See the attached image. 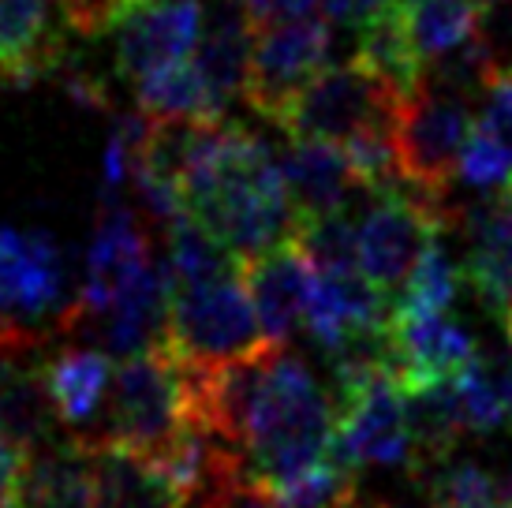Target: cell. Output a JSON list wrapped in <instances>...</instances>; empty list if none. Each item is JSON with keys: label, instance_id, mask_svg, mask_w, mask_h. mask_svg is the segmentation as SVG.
I'll return each mask as SVG.
<instances>
[{"label": "cell", "instance_id": "6da1fadb", "mask_svg": "<svg viewBox=\"0 0 512 508\" xmlns=\"http://www.w3.org/2000/svg\"><path fill=\"white\" fill-rule=\"evenodd\" d=\"M187 213L236 258H255L296 232L281 157L240 124H195L184 169Z\"/></svg>", "mask_w": 512, "mask_h": 508}, {"label": "cell", "instance_id": "7a4b0ae2", "mask_svg": "<svg viewBox=\"0 0 512 508\" xmlns=\"http://www.w3.org/2000/svg\"><path fill=\"white\" fill-rule=\"evenodd\" d=\"M333 430H337V408L318 389L311 367L277 348L262 374L255 411L247 423V441H243V456L251 464L247 475L258 486L273 490L277 482L292 479L314 460H322L333 445Z\"/></svg>", "mask_w": 512, "mask_h": 508}, {"label": "cell", "instance_id": "3957f363", "mask_svg": "<svg viewBox=\"0 0 512 508\" xmlns=\"http://www.w3.org/2000/svg\"><path fill=\"white\" fill-rule=\"evenodd\" d=\"M113 400L105 430L94 441H109L139 456H157L195 423L191 374L187 363L165 340H154L143 352L124 355L113 378Z\"/></svg>", "mask_w": 512, "mask_h": 508}, {"label": "cell", "instance_id": "277c9868", "mask_svg": "<svg viewBox=\"0 0 512 508\" xmlns=\"http://www.w3.org/2000/svg\"><path fill=\"white\" fill-rule=\"evenodd\" d=\"M161 340L191 367H210L262 348H281L262 333L243 269L202 284L169 281V314Z\"/></svg>", "mask_w": 512, "mask_h": 508}, {"label": "cell", "instance_id": "5b68a950", "mask_svg": "<svg viewBox=\"0 0 512 508\" xmlns=\"http://www.w3.org/2000/svg\"><path fill=\"white\" fill-rule=\"evenodd\" d=\"M471 131L468 98L434 83L404 94L393 116V142L404 184L434 202H449V184L460 172V150Z\"/></svg>", "mask_w": 512, "mask_h": 508}, {"label": "cell", "instance_id": "8992f818", "mask_svg": "<svg viewBox=\"0 0 512 508\" xmlns=\"http://www.w3.org/2000/svg\"><path fill=\"white\" fill-rule=\"evenodd\" d=\"M400 94L356 57L348 64H326L277 116L288 139L344 142L370 124H393Z\"/></svg>", "mask_w": 512, "mask_h": 508}, {"label": "cell", "instance_id": "52a82bcc", "mask_svg": "<svg viewBox=\"0 0 512 508\" xmlns=\"http://www.w3.org/2000/svg\"><path fill=\"white\" fill-rule=\"evenodd\" d=\"M449 225V202H434L408 184L382 191L359 221V266L385 296H393Z\"/></svg>", "mask_w": 512, "mask_h": 508}, {"label": "cell", "instance_id": "ba28073f", "mask_svg": "<svg viewBox=\"0 0 512 508\" xmlns=\"http://www.w3.org/2000/svg\"><path fill=\"white\" fill-rule=\"evenodd\" d=\"M329 49H333V19L322 12L258 23L247 90H243L247 105L262 120L277 124L288 101L329 64Z\"/></svg>", "mask_w": 512, "mask_h": 508}, {"label": "cell", "instance_id": "9c48e42d", "mask_svg": "<svg viewBox=\"0 0 512 508\" xmlns=\"http://www.w3.org/2000/svg\"><path fill=\"white\" fill-rule=\"evenodd\" d=\"M150 262H154L150 236L139 225V217L128 206L109 202L98 213V225H94V236H90L86 277L83 288H79V299L72 303V311L64 314L60 325L75 329V325L83 322H101L109 314V307H113V299L120 296V288L143 266H150Z\"/></svg>", "mask_w": 512, "mask_h": 508}, {"label": "cell", "instance_id": "30bf717a", "mask_svg": "<svg viewBox=\"0 0 512 508\" xmlns=\"http://www.w3.org/2000/svg\"><path fill=\"white\" fill-rule=\"evenodd\" d=\"M202 23L206 12L199 0H150L124 8L109 27L116 38V71L139 83L176 60H187L199 45Z\"/></svg>", "mask_w": 512, "mask_h": 508}, {"label": "cell", "instance_id": "8fae6325", "mask_svg": "<svg viewBox=\"0 0 512 508\" xmlns=\"http://www.w3.org/2000/svg\"><path fill=\"white\" fill-rule=\"evenodd\" d=\"M389 352L404 389L427 381L453 378L475 359V340L460 322L445 311H419V307H393L389 311Z\"/></svg>", "mask_w": 512, "mask_h": 508}, {"label": "cell", "instance_id": "7c38bea8", "mask_svg": "<svg viewBox=\"0 0 512 508\" xmlns=\"http://www.w3.org/2000/svg\"><path fill=\"white\" fill-rule=\"evenodd\" d=\"M243 277H247L266 340L285 344L296 333V325L307 318V303L318 277L311 254L303 251V243L292 232L288 240L273 243L270 251L243 258Z\"/></svg>", "mask_w": 512, "mask_h": 508}, {"label": "cell", "instance_id": "4fadbf2b", "mask_svg": "<svg viewBox=\"0 0 512 508\" xmlns=\"http://www.w3.org/2000/svg\"><path fill=\"white\" fill-rule=\"evenodd\" d=\"M64 30L57 0H0V83L45 79L64 60Z\"/></svg>", "mask_w": 512, "mask_h": 508}, {"label": "cell", "instance_id": "5bb4252c", "mask_svg": "<svg viewBox=\"0 0 512 508\" xmlns=\"http://www.w3.org/2000/svg\"><path fill=\"white\" fill-rule=\"evenodd\" d=\"M468 225V258L464 281L494 318H505L512 307V195L486 198L460 213Z\"/></svg>", "mask_w": 512, "mask_h": 508}, {"label": "cell", "instance_id": "9a60e30c", "mask_svg": "<svg viewBox=\"0 0 512 508\" xmlns=\"http://www.w3.org/2000/svg\"><path fill=\"white\" fill-rule=\"evenodd\" d=\"M64 288L57 243L45 232L0 228V307L23 318L53 311Z\"/></svg>", "mask_w": 512, "mask_h": 508}, {"label": "cell", "instance_id": "2e32d148", "mask_svg": "<svg viewBox=\"0 0 512 508\" xmlns=\"http://www.w3.org/2000/svg\"><path fill=\"white\" fill-rule=\"evenodd\" d=\"M281 172L296 221L344 210L359 187L344 146L329 139H292V146L281 154Z\"/></svg>", "mask_w": 512, "mask_h": 508}, {"label": "cell", "instance_id": "e0dca14e", "mask_svg": "<svg viewBox=\"0 0 512 508\" xmlns=\"http://www.w3.org/2000/svg\"><path fill=\"white\" fill-rule=\"evenodd\" d=\"M19 508H94V445L45 438L27 452Z\"/></svg>", "mask_w": 512, "mask_h": 508}, {"label": "cell", "instance_id": "ac0fdd59", "mask_svg": "<svg viewBox=\"0 0 512 508\" xmlns=\"http://www.w3.org/2000/svg\"><path fill=\"white\" fill-rule=\"evenodd\" d=\"M94 445V508H184L191 497L150 460L131 449Z\"/></svg>", "mask_w": 512, "mask_h": 508}, {"label": "cell", "instance_id": "d6986e66", "mask_svg": "<svg viewBox=\"0 0 512 508\" xmlns=\"http://www.w3.org/2000/svg\"><path fill=\"white\" fill-rule=\"evenodd\" d=\"M356 60L370 75H378L382 83H389L400 98L412 94L415 86L427 75V57L419 53L408 23V8L404 0H389L385 8L367 15L356 27Z\"/></svg>", "mask_w": 512, "mask_h": 508}, {"label": "cell", "instance_id": "ffe728a7", "mask_svg": "<svg viewBox=\"0 0 512 508\" xmlns=\"http://www.w3.org/2000/svg\"><path fill=\"white\" fill-rule=\"evenodd\" d=\"M255 19L247 15L240 0H217L214 12L206 15V27L199 34V71L214 94L225 105L243 98L247 90V71H251V45H255Z\"/></svg>", "mask_w": 512, "mask_h": 508}, {"label": "cell", "instance_id": "44dd1931", "mask_svg": "<svg viewBox=\"0 0 512 508\" xmlns=\"http://www.w3.org/2000/svg\"><path fill=\"white\" fill-rule=\"evenodd\" d=\"M42 393L60 423L79 426L98 415L105 393L113 389L116 367L105 352L94 348H72V352L53 355L49 363L38 367Z\"/></svg>", "mask_w": 512, "mask_h": 508}, {"label": "cell", "instance_id": "7402d4cb", "mask_svg": "<svg viewBox=\"0 0 512 508\" xmlns=\"http://www.w3.org/2000/svg\"><path fill=\"white\" fill-rule=\"evenodd\" d=\"M169 314V269H157L154 262L131 277L120 296L113 299L105 322V348L113 355H131L150 348L157 333H165Z\"/></svg>", "mask_w": 512, "mask_h": 508}, {"label": "cell", "instance_id": "603a6c76", "mask_svg": "<svg viewBox=\"0 0 512 508\" xmlns=\"http://www.w3.org/2000/svg\"><path fill=\"white\" fill-rule=\"evenodd\" d=\"M135 98H139V113L154 116V120H195V124H210V120H225V101L214 94V86L206 83L199 64L176 60L169 68L154 71L135 83Z\"/></svg>", "mask_w": 512, "mask_h": 508}, {"label": "cell", "instance_id": "cb8c5ba5", "mask_svg": "<svg viewBox=\"0 0 512 508\" xmlns=\"http://www.w3.org/2000/svg\"><path fill=\"white\" fill-rule=\"evenodd\" d=\"M404 404L412 426V464H445L456 441L468 434L456 400V374L404 389Z\"/></svg>", "mask_w": 512, "mask_h": 508}, {"label": "cell", "instance_id": "d4e9b609", "mask_svg": "<svg viewBox=\"0 0 512 508\" xmlns=\"http://www.w3.org/2000/svg\"><path fill=\"white\" fill-rule=\"evenodd\" d=\"M479 4L483 0H404L415 45L427 57V64L456 45H464L471 34H479V27H483Z\"/></svg>", "mask_w": 512, "mask_h": 508}, {"label": "cell", "instance_id": "484cf974", "mask_svg": "<svg viewBox=\"0 0 512 508\" xmlns=\"http://www.w3.org/2000/svg\"><path fill=\"white\" fill-rule=\"evenodd\" d=\"M296 240L311 254L318 273H341L359 266V225L344 210L296 221Z\"/></svg>", "mask_w": 512, "mask_h": 508}, {"label": "cell", "instance_id": "4316f807", "mask_svg": "<svg viewBox=\"0 0 512 508\" xmlns=\"http://www.w3.org/2000/svg\"><path fill=\"white\" fill-rule=\"evenodd\" d=\"M464 284V269H456V262L449 258V251L438 240L430 243L423 258L415 262L412 277L404 281V288L397 292L393 307H419V311H449L460 296Z\"/></svg>", "mask_w": 512, "mask_h": 508}, {"label": "cell", "instance_id": "83f0119b", "mask_svg": "<svg viewBox=\"0 0 512 508\" xmlns=\"http://www.w3.org/2000/svg\"><path fill=\"white\" fill-rule=\"evenodd\" d=\"M427 497L430 508H505L494 475L471 460L441 464L434 471V479L427 482Z\"/></svg>", "mask_w": 512, "mask_h": 508}, {"label": "cell", "instance_id": "f1b7e54d", "mask_svg": "<svg viewBox=\"0 0 512 508\" xmlns=\"http://www.w3.org/2000/svg\"><path fill=\"white\" fill-rule=\"evenodd\" d=\"M456 400H460V415H464L468 434L486 438L505 423V400H501L494 363H483L479 355L456 374Z\"/></svg>", "mask_w": 512, "mask_h": 508}, {"label": "cell", "instance_id": "f546056e", "mask_svg": "<svg viewBox=\"0 0 512 508\" xmlns=\"http://www.w3.org/2000/svg\"><path fill=\"white\" fill-rule=\"evenodd\" d=\"M460 176L471 187H498V184H509L512 176V150L490 127L479 124V120L471 124L468 142L460 150Z\"/></svg>", "mask_w": 512, "mask_h": 508}, {"label": "cell", "instance_id": "4dcf8cb0", "mask_svg": "<svg viewBox=\"0 0 512 508\" xmlns=\"http://www.w3.org/2000/svg\"><path fill=\"white\" fill-rule=\"evenodd\" d=\"M486 105L479 113V124L490 127L505 146L512 150V64L498 68V75L486 86Z\"/></svg>", "mask_w": 512, "mask_h": 508}, {"label": "cell", "instance_id": "1f68e13d", "mask_svg": "<svg viewBox=\"0 0 512 508\" xmlns=\"http://www.w3.org/2000/svg\"><path fill=\"white\" fill-rule=\"evenodd\" d=\"M57 4L68 30L79 38H98L101 30L113 27V19L120 15L116 0H57Z\"/></svg>", "mask_w": 512, "mask_h": 508}, {"label": "cell", "instance_id": "d6a6232c", "mask_svg": "<svg viewBox=\"0 0 512 508\" xmlns=\"http://www.w3.org/2000/svg\"><path fill=\"white\" fill-rule=\"evenodd\" d=\"M210 497H214V508H281L266 486H258L251 475H243V467L217 482Z\"/></svg>", "mask_w": 512, "mask_h": 508}, {"label": "cell", "instance_id": "836d02e7", "mask_svg": "<svg viewBox=\"0 0 512 508\" xmlns=\"http://www.w3.org/2000/svg\"><path fill=\"white\" fill-rule=\"evenodd\" d=\"M23 464H27V449L0 426V501L15 494L19 475H23Z\"/></svg>", "mask_w": 512, "mask_h": 508}, {"label": "cell", "instance_id": "e575fe53", "mask_svg": "<svg viewBox=\"0 0 512 508\" xmlns=\"http://www.w3.org/2000/svg\"><path fill=\"white\" fill-rule=\"evenodd\" d=\"M27 333H23V325L15 322V318H8V311L0 307V352L4 355H23L27 352Z\"/></svg>", "mask_w": 512, "mask_h": 508}, {"label": "cell", "instance_id": "d590c367", "mask_svg": "<svg viewBox=\"0 0 512 508\" xmlns=\"http://www.w3.org/2000/svg\"><path fill=\"white\" fill-rule=\"evenodd\" d=\"M494 374H498L501 400H505V419L512 423V352H505L498 363H494Z\"/></svg>", "mask_w": 512, "mask_h": 508}, {"label": "cell", "instance_id": "8d00e7d4", "mask_svg": "<svg viewBox=\"0 0 512 508\" xmlns=\"http://www.w3.org/2000/svg\"><path fill=\"white\" fill-rule=\"evenodd\" d=\"M498 486H501V505L512 508V467H509V471H505V475H501Z\"/></svg>", "mask_w": 512, "mask_h": 508}, {"label": "cell", "instance_id": "74e56055", "mask_svg": "<svg viewBox=\"0 0 512 508\" xmlns=\"http://www.w3.org/2000/svg\"><path fill=\"white\" fill-rule=\"evenodd\" d=\"M116 4H120V12H124V8H135V4H150V0H116Z\"/></svg>", "mask_w": 512, "mask_h": 508}, {"label": "cell", "instance_id": "f35d334b", "mask_svg": "<svg viewBox=\"0 0 512 508\" xmlns=\"http://www.w3.org/2000/svg\"><path fill=\"white\" fill-rule=\"evenodd\" d=\"M501 322H505V333H509V340H512V307H509V314H505Z\"/></svg>", "mask_w": 512, "mask_h": 508}, {"label": "cell", "instance_id": "ab89813d", "mask_svg": "<svg viewBox=\"0 0 512 508\" xmlns=\"http://www.w3.org/2000/svg\"><path fill=\"white\" fill-rule=\"evenodd\" d=\"M505 191H509V195H512V176H509V187H505Z\"/></svg>", "mask_w": 512, "mask_h": 508}, {"label": "cell", "instance_id": "60d3db41", "mask_svg": "<svg viewBox=\"0 0 512 508\" xmlns=\"http://www.w3.org/2000/svg\"><path fill=\"white\" fill-rule=\"evenodd\" d=\"M483 4H498V0H483Z\"/></svg>", "mask_w": 512, "mask_h": 508}, {"label": "cell", "instance_id": "b9f144b4", "mask_svg": "<svg viewBox=\"0 0 512 508\" xmlns=\"http://www.w3.org/2000/svg\"><path fill=\"white\" fill-rule=\"evenodd\" d=\"M385 508H389V505H385Z\"/></svg>", "mask_w": 512, "mask_h": 508}]
</instances>
